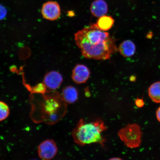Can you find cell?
I'll return each mask as SVG.
<instances>
[{
    "instance_id": "6da1fadb",
    "label": "cell",
    "mask_w": 160,
    "mask_h": 160,
    "mask_svg": "<svg viewBox=\"0 0 160 160\" xmlns=\"http://www.w3.org/2000/svg\"><path fill=\"white\" fill-rule=\"evenodd\" d=\"M76 44L82 55L87 59H109L119 51L115 40L106 31L100 29L97 23H92L75 34Z\"/></svg>"
},
{
    "instance_id": "7a4b0ae2",
    "label": "cell",
    "mask_w": 160,
    "mask_h": 160,
    "mask_svg": "<svg viewBox=\"0 0 160 160\" xmlns=\"http://www.w3.org/2000/svg\"><path fill=\"white\" fill-rule=\"evenodd\" d=\"M107 129L104 122L101 120L88 123L81 119L72 131V135L75 143L80 146L96 143L104 147L106 139L102 133Z\"/></svg>"
},
{
    "instance_id": "3957f363",
    "label": "cell",
    "mask_w": 160,
    "mask_h": 160,
    "mask_svg": "<svg viewBox=\"0 0 160 160\" xmlns=\"http://www.w3.org/2000/svg\"><path fill=\"white\" fill-rule=\"evenodd\" d=\"M141 128L137 124H128L119 131L118 135L125 146L130 148L139 147L141 143Z\"/></svg>"
},
{
    "instance_id": "277c9868",
    "label": "cell",
    "mask_w": 160,
    "mask_h": 160,
    "mask_svg": "<svg viewBox=\"0 0 160 160\" xmlns=\"http://www.w3.org/2000/svg\"><path fill=\"white\" fill-rule=\"evenodd\" d=\"M58 148L55 142L47 139L42 142L38 148V154L40 158L49 160L52 159L57 154Z\"/></svg>"
},
{
    "instance_id": "5b68a950",
    "label": "cell",
    "mask_w": 160,
    "mask_h": 160,
    "mask_svg": "<svg viewBox=\"0 0 160 160\" xmlns=\"http://www.w3.org/2000/svg\"><path fill=\"white\" fill-rule=\"evenodd\" d=\"M41 13L44 18L49 21H55L61 16V7L57 2L48 1L42 5Z\"/></svg>"
},
{
    "instance_id": "8992f818",
    "label": "cell",
    "mask_w": 160,
    "mask_h": 160,
    "mask_svg": "<svg viewBox=\"0 0 160 160\" xmlns=\"http://www.w3.org/2000/svg\"><path fill=\"white\" fill-rule=\"evenodd\" d=\"M90 71L87 66L78 64L74 68L72 78L75 83L78 84L85 83L89 79Z\"/></svg>"
},
{
    "instance_id": "52a82bcc",
    "label": "cell",
    "mask_w": 160,
    "mask_h": 160,
    "mask_svg": "<svg viewBox=\"0 0 160 160\" xmlns=\"http://www.w3.org/2000/svg\"><path fill=\"white\" fill-rule=\"evenodd\" d=\"M63 80L62 76L59 72L52 71L45 75L43 83L48 88L55 90L60 87L62 82Z\"/></svg>"
},
{
    "instance_id": "ba28073f",
    "label": "cell",
    "mask_w": 160,
    "mask_h": 160,
    "mask_svg": "<svg viewBox=\"0 0 160 160\" xmlns=\"http://www.w3.org/2000/svg\"><path fill=\"white\" fill-rule=\"evenodd\" d=\"M90 10L92 15L99 18L107 14L108 7L104 0H95L92 3Z\"/></svg>"
},
{
    "instance_id": "9c48e42d",
    "label": "cell",
    "mask_w": 160,
    "mask_h": 160,
    "mask_svg": "<svg viewBox=\"0 0 160 160\" xmlns=\"http://www.w3.org/2000/svg\"><path fill=\"white\" fill-rule=\"evenodd\" d=\"M136 47L135 44L131 40L123 41L118 48L119 53L124 57H131L135 54Z\"/></svg>"
},
{
    "instance_id": "30bf717a",
    "label": "cell",
    "mask_w": 160,
    "mask_h": 160,
    "mask_svg": "<svg viewBox=\"0 0 160 160\" xmlns=\"http://www.w3.org/2000/svg\"><path fill=\"white\" fill-rule=\"evenodd\" d=\"M78 96L77 90L72 86H67L64 88L62 91V97L67 103H75L78 99Z\"/></svg>"
},
{
    "instance_id": "8fae6325",
    "label": "cell",
    "mask_w": 160,
    "mask_h": 160,
    "mask_svg": "<svg viewBox=\"0 0 160 160\" xmlns=\"http://www.w3.org/2000/svg\"><path fill=\"white\" fill-rule=\"evenodd\" d=\"M114 23V20L110 16L104 15L99 18L97 25L102 31H107L111 28Z\"/></svg>"
},
{
    "instance_id": "7c38bea8",
    "label": "cell",
    "mask_w": 160,
    "mask_h": 160,
    "mask_svg": "<svg viewBox=\"0 0 160 160\" xmlns=\"http://www.w3.org/2000/svg\"><path fill=\"white\" fill-rule=\"evenodd\" d=\"M148 94L150 98L156 103H160V81L156 82L150 86Z\"/></svg>"
},
{
    "instance_id": "4fadbf2b",
    "label": "cell",
    "mask_w": 160,
    "mask_h": 160,
    "mask_svg": "<svg viewBox=\"0 0 160 160\" xmlns=\"http://www.w3.org/2000/svg\"><path fill=\"white\" fill-rule=\"evenodd\" d=\"M9 113V106L4 102L0 101V121L7 119L8 117Z\"/></svg>"
},
{
    "instance_id": "5bb4252c",
    "label": "cell",
    "mask_w": 160,
    "mask_h": 160,
    "mask_svg": "<svg viewBox=\"0 0 160 160\" xmlns=\"http://www.w3.org/2000/svg\"><path fill=\"white\" fill-rule=\"evenodd\" d=\"M47 88L44 83H40L34 87L33 90L35 93H43L45 92Z\"/></svg>"
},
{
    "instance_id": "9a60e30c",
    "label": "cell",
    "mask_w": 160,
    "mask_h": 160,
    "mask_svg": "<svg viewBox=\"0 0 160 160\" xmlns=\"http://www.w3.org/2000/svg\"><path fill=\"white\" fill-rule=\"evenodd\" d=\"M7 10L3 6L0 5V21L5 18L7 15Z\"/></svg>"
},
{
    "instance_id": "2e32d148",
    "label": "cell",
    "mask_w": 160,
    "mask_h": 160,
    "mask_svg": "<svg viewBox=\"0 0 160 160\" xmlns=\"http://www.w3.org/2000/svg\"><path fill=\"white\" fill-rule=\"evenodd\" d=\"M135 103L136 106L138 108L142 107L144 105V102L143 99H141L138 98L136 99Z\"/></svg>"
},
{
    "instance_id": "e0dca14e",
    "label": "cell",
    "mask_w": 160,
    "mask_h": 160,
    "mask_svg": "<svg viewBox=\"0 0 160 160\" xmlns=\"http://www.w3.org/2000/svg\"><path fill=\"white\" fill-rule=\"evenodd\" d=\"M156 116L158 121L160 122V107L157 110V112H156Z\"/></svg>"
},
{
    "instance_id": "ac0fdd59",
    "label": "cell",
    "mask_w": 160,
    "mask_h": 160,
    "mask_svg": "<svg viewBox=\"0 0 160 160\" xmlns=\"http://www.w3.org/2000/svg\"><path fill=\"white\" fill-rule=\"evenodd\" d=\"M119 159V158H112V159Z\"/></svg>"
}]
</instances>
